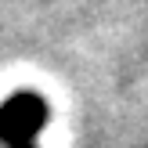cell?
<instances>
[{
  "mask_svg": "<svg viewBox=\"0 0 148 148\" xmlns=\"http://www.w3.org/2000/svg\"><path fill=\"white\" fill-rule=\"evenodd\" d=\"M51 108L40 94L22 90L0 105V145L4 148H18V145H33V137L47 127Z\"/></svg>",
  "mask_w": 148,
  "mask_h": 148,
  "instance_id": "6da1fadb",
  "label": "cell"
},
{
  "mask_svg": "<svg viewBox=\"0 0 148 148\" xmlns=\"http://www.w3.org/2000/svg\"><path fill=\"white\" fill-rule=\"evenodd\" d=\"M18 148H36V145H18Z\"/></svg>",
  "mask_w": 148,
  "mask_h": 148,
  "instance_id": "7a4b0ae2",
  "label": "cell"
}]
</instances>
